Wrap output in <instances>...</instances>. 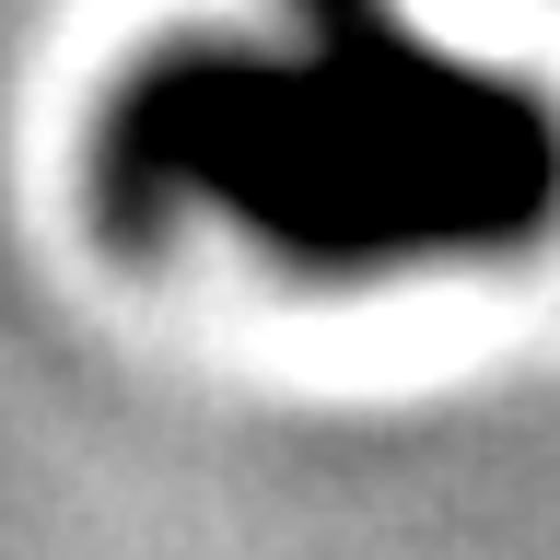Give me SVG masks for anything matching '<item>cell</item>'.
Returning a JSON list of instances; mask_svg holds the SVG:
<instances>
[{"label": "cell", "instance_id": "cell-1", "mask_svg": "<svg viewBox=\"0 0 560 560\" xmlns=\"http://www.w3.org/2000/svg\"><path fill=\"white\" fill-rule=\"evenodd\" d=\"M82 199L129 257L222 222L327 292L514 269L560 234V94L432 47L409 0H257L105 82Z\"/></svg>", "mask_w": 560, "mask_h": 560}]
</instances>
